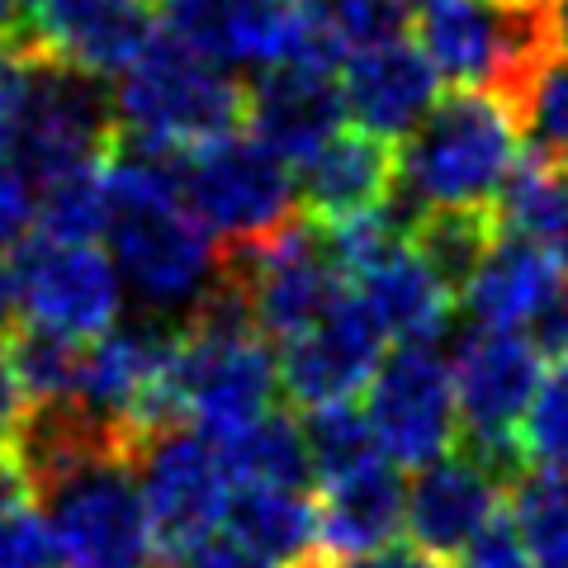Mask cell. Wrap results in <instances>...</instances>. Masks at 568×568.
Wrapping results in <instances>:
<instances>
[{
	"label": "cell",
	"instance_id": "35",
	"mask_svg": "<svg viewBox=\"0 0 568 568\" xmlns=\"http://www.w3.org/2000/svg\"><path fill=\"white\" fill-rule=\"evenodd\" d=\"M175 564H181V568H271L252 545L237 540L227 526H219L213 536H204L194 549H185Z\"/></svg>",
	"mask_w": 568,
	"mask_h": 568
},
{
	"label": "cell",
	"instance_id": "25",
	"mask_svg": "<svg viewBox=\"0 0 568 568\" xmlns=\"http://www.w3.org/2000/svg\"><path fill=\"white\" fill-rule=\"evenodd\" d=\"M497 233V209H436L422 213L413 227V246L417 256L432 265V275L446 284L450 298H465L469 280L478 275V265L493 252Z\"/></svg>",
	"mask_w": 568,
	"mask_h": 568
},
{
	"label": "cell",
	"instance_id": "39",
	"mask_svg": "<svg viewBox=\"0 0 568 568\" xmlns=\"http://www.w3.org/2000/svg\"><path fill=\"white\" fill-rule=\"evenodd\" d=\"M20 280H14V265L0 256V342H10L14 332H20Z\"/></svg>",
	"mask_w": 568,
	"mask_h": 568
},
{
	"label": "cell",
	"instance_id": "16",
	"mask_svg": "<svg viewBox=\"0 0 568 568\" xmlns=\"http://www.w3.org/2000/svg\"><path fill=\"white\" fill-rule=\"evenodd\" d=\"M503 478L474 455L450 450L407 484V536L436 564H459L465 549L503 517Z\"/></svg>",
	"mask_w": 568,
	"mask_h": 568
},
{
	"label": "cell",
	"instance_id": "38",
	"mask_svg": "<svg viewBox=\"0 0 568 568\" xmlns=\"http://www.w3.org/2000/svg\"><path fill=\"white\" fill-rule=\"evenodd\" d=\"M24 413H29V403L20 394V379H14L6 355H0V450H10V440H14V432H20Z\"/></svg>",
	"mask_w": 568,
	"mask_h": 568
},
{
	"label": "cell",
	"instance_id": "19",
	"mask_svg": "<svg viewBox=\"0 0 568 568\" xmlns=\"http://www.w3.org/2000/svg\"><path fill=\"white\" fill-rule=\"evenodd\" d=\"M317 530L327 559H361L394 549L407 530V484L394 459L375 455L369 465L327 478L317 497Z\"/></svg>",
	"mask_w": 568,
	"mask_h": 568
},
{
	"label": "cell",
	"instance_id": "28",
	"mask_svg": "<svg viewBox=\"0 0 568 568\" xmlns=\"http://www.w3.org/2000/svg\"><path fill=\"white\" fill-rule=\"evenodd\" d=\"M110 227V185H104V162L67 171L58 181L39 185V227L52 242H100Z\"/></svg>",
	"mask_w": 568,
	"mask_h": 568
},
{
	"label": "cell",
	"instance_id": "26",
	"mask_svg": "<svg viewBox=\"0 0 568 568\" xmlns=\"http://www.w3.org/2000/svg\"><path fill=\"white\" fill-rule=\"evenodd\" d=\"M6 361L20 379V394L29 407H58L81 398V375H85V342H71L62 332L24 323L10 336Z\"/></svg>",
	"mask_w": 568,
	"mask_h": 568
},
{
	"label": "cell",
	"instance_id": "10",
	"mask_svg": "<svg viewBox=\"0 0 568 568\" xmlns=\"http://www.w3.org/2000/svg\"><path fill=\"white\" fill-rule=\"evenodd\" d=\"M223 275L246 294L256 327L284 346L317 327L351 294L327 227L313 223L308 213H298L275 237L223 252Z\"/></svg>",
	"mask_w": 568,
	"mask_h": 568
},
{
	"label": "cell",
	"instance_id": "6",
	"mask_svg": "<svg viewBox=\"0 0 568 568\" xmlns=\"http://www.w3.org/2000/svg\"><path fill=\"white\" fill-rule=\"evenodd\" d=\"M33 497L62 568H148L156 530L133 450L104 446L71 455L33 484Z\"/></svg>",
	"mask_w": 568,
	"mask_h": 568
},
{
	"label": "cell",
	"instance_id": "5",
	"mask_svg": "<svg viewBox=\"0 0 568 568\" xmlns=\"http://www.w3.org/2000/svg\"><path fill=\"white\" fill-rule=\"evenodd\" d=\"M417 33L440 77L507 100L517 114L545 62L564 52L549 0H432Z\"/></svg>",
	"mask_w": 568,
	"mask_h": 568
},
{
	"label": "cell",
	"instance_id": "12",
	"mask_svg": "<svg viewBox=\"0 0 568 568\" xmlns=\"http://www.w3.org/2000/svg\"><path fill=\"white\" fill-rule=\"evenodd\" d=\"M14 280H20V304L33 327L62 332L71 342H100L104 332L123 323V284L119 265L95 242H52L33 233L14 252Z\"/></svg>",
	"mask_w": 568,
	"mask_h": 568
},
{
	"label": "cell",
	"instance_id": "15",
	"mask_svg": "<svg viewBox=\"0 0 568 568\" xmlns=\"http://www.w3.org/2000/svg\"><path fill=\"white\" fill-rule=\"evenodd\" d=\"M342 71L323 67H265L246 85V129L294 171L313 162L346 129Z\"/></svg>",
	"mask_w": 568,
	"mask_h": 568
},
{
	"label": "cell",
	"instance_id": "33",
	"mask_svg": "<svg viewBox=\"0 0 568 568\" xmlns=\"http://www.w3.org/2000/svg\"><path fill=\"white\" fill-rule=\"evenodd\" d=\"M39 227V190L14 162H0V256L20 252Z\"/></svg>",
	"mask_w": 568,
	"mask_h": 568
},
{
	"label": "cell",
	"instance_id": "20",
	"mask_svg": "<svg viewBox=\"0 0 568 568\" xmlns=\"http://www.w3.org/2000/svg\"><path fill=\"white\" fill-rule=\"evenodd\" d=\"M564 275L568 271L540 242L503 227L459 304H465L469 323L478 332H526L530 336V327L549 308V298L559 294Z\"/></svg>",
	"mask_w": 568,
	"mask_h": 568
},
{
	"label": "cell",
	"instance_id": "14",
	"mask_svg": "<svg viewBox=\"0 0 568 568\" xmlns=\"http://www.w3.org/2000/svg\"><path fill=\"white\" fill-rule=\"evenodd\" d=\"M388 336L375 323L361 298L346 294L323 323L308 327L304 336H294L280 355V384L284 398L304 413H323V407L351 403L369 379L379 375Z\"/></svg>",
	"mask_w": 568,
	"mask_h": 568
},
{
	"label": "cell",
	"instance_id": "17",
	"mask_svg": "<svg viewBox=\"0 0 568 568\" xmlns=\"http://www.w3.org/2000/svg\"><path fill=\"white\" fill-rule=\"evenodd\" d=\"M342 91H346V110L355 119V129H365L398 148L440 104V95H436L440 71L426 58V48L403 33V39L355 52L342 67Z\"/></svg>",
	"mask_w": 568,
	"mask_h": 568
},
{
	"label": "cell",
	"instance_id": "4",
	"mask_svg": "<svg viewBox=\"0 0 568 568\" xmlns=\"http://www.w3.org/2000/svg\"><path fill=\"white\" fill-rule=\"evenodd\" d=\"M114 119L129 148L190 156L246 123V85L171 33H156L148 52L114 77Z\"/></svg>",
	"mask_w": 568,
	"mask_h": 568
},
{
	"label": "cell",
	"instance_id": "30",
	"mask_svg": "<svg viewBox=\"0 0 568 568\" xmlns=\"http://www.w3.org/2000/svg\"><path fill=\"white\" fill-rule=\"evenodd\" d=\"M304 436H308V450H313V469H317V484H327V478H342L351 469L369 465L379 450L375 432H369V422L361 407H323V413H308L304 417Z\"/></svg>",
	"mask_w": 568,
	"mask_h": 568
},
{
	"label": "cell",
	"instance_id": "7",
	"mask_svg": "<svg viewBox=\"0 0 568 568\" xmlns=\"http://www.w3.org/2000/svg\"><path fill=\"white\" fill-rule=\"evenodd\" d=\"M24 67L20 85V123H14V148L10 162L20 166L33 190L58 181L67 171L95 166L110 156L119 138L114 119V85L81 71L52 52L14 48Z\"/></svg>",
	"mask_w": 568,
	"mask_h": 568
},
{
	"label": "cell",
	"instance_id": "42",
	"mask_svg": "<svg viewBox=\"0 0 568 568\" xmlns=\"http://www.w3.org/2000/svg\"><path fill=\"white\" fill-rule=\"evenodd\" d=\"M52 6V0H24V20H29V14H39V10H48Z\"/></svg>",
	"mask_w": 568,
	"mask_h": 568
},
{
	"label": "cell",
	"instance_id": "40",
	"mask_svg": "<svg viewBox=\"0 0 568 568\" xmlns=\"http://www.w3.org/2000/svg\"><path fill=\"white\" fill-rule=\"evenodd\" d=\"M549 10H555V33H559V48L568 52V0H549Z\"/></svg>",
	"mask_w": 568,
	"mask_h": 568
},
{
	"label": "cell",
	"instance_id": "8",
	"mask_svg": "<svg viewBox=\"0 0 568 568\" xmlns=\"http://www.w3.org/2000/svg\"><path fill=\"white\" fill-rule=\"evenodd\" d=\"M455 398H459V440L484 469L511 488L526 474L521 426L530 417L545 355L526 332H469L450 355Z\"/></svg>",
	"mask_w": 568,
	"mask_h": 568
},
{
	"label": "cell",
	"instance_id": "24",
	"mask_svg": "<svg viewBox=\"0 0 568 568\" xmlns=\"http://www.w3.org/2000/svg\"><path fill=\"white\" fill-rule=\"evenodd\" d=\"M497 223L507 233L540 242L568 271V166L545 162L540 152H526L511 181L497 200Z\"/></svg>",
	"mask_w": 568,
	"mask_h": 568
},
{
	"label": "cell",
	"instance_id": "11",
	"mask_svg": "<svg viewBox=\"0 0 568 568\" xmlns=\"http://www.w3.org/2000/svg\"><path fill=\"white\" fill-rule=\"evenodd\" d=\"M365 422L384 459L398 469H426L459 440L455 369L440 346H394L365 388Z\"/></svg>",
	"mask_w": 568,
	"mask_h": 568
},
{
	"label": "cell",
	"instance_id": "1",
	"mask_svg": "<svg viewBox=\"0 0 568 568\" xmlns=\"http://www.w3.org/2000/svg\"><path fill=\"white\" fill-rule=\"evenodd\" d=\"M110 185V256L142 313L185 323L223 280V252L181 200V156H156L114 138L104 156Z\"/></svg>",
	"mask_w": 568,
	"mask_h": 568
},
{
	"label": "cell",
	"instance_id": "13",
	"mask_svg": "<svg viewBox=\"0 0 568 568\" xmlns=\"http://www.w3.org/2000/svg\"><path fill=\"white\" fill-rule=\"evenodd\" d=\"M138 484L142 503L156 530V549L181 559L204 536H213L227 521L233 503V478H227L219 440L204 436L200 426H166L152 436L138 455Z\"/></svg>",
	"mask_w": 568,
	"mask_h": 568
},
{
	"label": "cell",
	"instance_id": "37",
	"mask_svg": "<svg viewBox=\"0 0 568 568\" xmlns=\"http://www.w3.org/2000/svg\"><path fill=\"white\" fill-rule=\"evenodd\" d=\"M317 568H446L436 564L432 555H422L417 545H394V549H379V555H361V559H317Z\"/></svg>",
	"mask_w": 568,
	"mask_h": 568
},
{
	"label": "cell",
	"instance_id": "32",
	"mask_svg": "<svg viewBox=\"0 0 568 568\" xmlns=\"http://www.w3.org/2000/svg\"><path fill=\"white\" fill-rule=\"evenodd\" d=\"M521 450L536 469H568V361H555L536 403H530Z\"/></svg>",
	"mask_w": 568,
	"mask_h": 568
},
{
	"label": "cell",
	"instance_id": "18",
	"mask_svg": "<svg viewBox=\"0 0 568 568\" xmlns=\"http://www.w3.org/2000/svg\"><path fill=\"white\" fill-rule=\"evenodd\" d=\"M398 148L365 129H342L313 162L298 166V209L313 223L336 227L394 200Z\"/></svg>",
	"mask_w": 568,
	"mask_h": 568
},
{
	"label": "cell",
	"instance_id": "9",
	"mask_svg": "<svg viewBox=\"0 0 568 568\" xmlns=\"http://www.w3.org/2000/svg\"><path fill=\"white\" fill-rule=\"evenodd\" d=\"M181 200L219 252L252 246L290 227L298 213V171L256 138H223L181 156Z\"/></svg>",
	"mask_w": 568,
	"mask_h": 568
},
{
	"label": "cell",
	"instance_id": "3",
	"mask_svg": "<svg viewBox=\"0 0 568 568\" xmlns=\"http://www.w3.org/2000/svg\"><path fill=\"white\" fill-rule=\"evenodd\" d=\"M521 114L488 91H455L398 142L394 204L407 219L436 209H497L521 162Z\"/></svg>",
	"mask_w": 568,
	"mask_h": 568
},
{
	"label": "cell",
	"instance_id": "22",
	"mask_svg": "<svg viewBox=\"0 0 568 568\" xmlns=\"http://www.w3.org/2000/svg\"><path fill=\"white\" fill-rule=\"evenodd\" d=\"M223 526L271 568H304L323 555L317 497L298 488H233Z\"/></svg>",
	"mask_w": 568,
	"mask_h": 568
},
{
	"label": "cell",
	"instance_id": "31",
	"mask_svg": "<svg viewBox=\"0 0 568 568\" xmlns=\"http://www.w3.org/2000/svg\"><path fill=\"white\" fill-rule=\"evenodd\" d=\"M521 129L530 152L568 166V52L549 58L521 104Z\"/></svg>",
	"mask_w": 568,
	"mask_h": 568
},
{
	"label": "cell",
	"instance_id": "29",
	"mask_svg": "<svg viewBox=\"0 0 568 568\" xmlns=\"http://www.w3.org/2000/svg\"><path fill=\"white\" fill-rule=\"evenodd\" d=\"M0 568H58L39 497L10 450H0Z\"/></svg>",
	"mask_w": 568,
	"mask_h": 568
},
{
	"label": "cell",
	"instance_id": "27",
	"mask_svg": "<svg viewBox=\"0 0 568 568\" xmlns=\"http://www.w3.org/2000/svg\"><path fill=\"white\" fill-rule=\"evenodd\" d=\"M511 521L536 568H568V474L526 469L511 484Z\"/></svg>",
	"mask_w": 568,
	"mask_h": 568
},
{
	"label": "cell",
	"instance_id": "41",
	"mask_svg": "<svg viewBox=\"0 0 568 568\" xmlns=\"http://www.w3.org/2000/svg\"><path fill=\"white\" fill-rule=\"evenodd\" d=\"M388 6H398V10L407 14V20H413V14H422L426 6H432V0H388Z\"/></svg>",
	"mask_w": 568,
	"mask_h": 568
},
{
	"label": "cell",
	"instance_id": "43",
	"mask_svg": "<svg viewBox=\"0 0 568 568\" xmlns=\"http://www.w3.org/2000/svg\"><path fill=\"white\" fill-rule=\"evenodd\" d=\"M148 6H162V0H148Z\"/></svg>",
	"mask_w": 568,
	"mask_h": 568
},
{
	"label": "cell",
	"instance_id": "23",
	"mask_svg": "<svg viewBox=\"0 0 568 568\" xmlns=\"http://www.w3.org/2000/svg\"><path fill=\"white\" fill-rule=\"evenodd\" d=\"M219 450H223L233 488H298V493H308L317 484L304 422L290 417V413H265L261 422L242 426L237 436L219 440Z\"/></svg>",
	"mask_w": 568,
	"mask_h": 568
},
{
	"label": "cell",
	"instance_id": "36",
	"mask_svg": "<svg viewBox=\"0 0 568 568\" xmlns=\"http://www.w3.org/2000/svg\"><path fill=\"white\" fill-rule=\"evenodd\" d=\"M20 85H24L20 52H14L10 43H0V162H10V148H14V123H20Z\"/></svg>",
	"mask_w": 568,
	"mask_h": 568
},
{
	"label": "cell",
	"instance_id": "21",
	"mask_svg": "<svg viewBox=\"0 0 568 568\" xmlns=\"http://www.w3.org/2000/svg\"><path fill=\"white\" fill-rule=\"evenodd\" d=\"M351 294L375 313V323L394 346H436L455 313L450 290L432 275V265L417 256L413 242L369 265L365 275H355Z\"/></svg>",
	"mask_w": 568,
	"mask_h": 568
},
{
	"label": "cell",
	"instance_id": "34",
	"mask_svg": "<svg viewBox=\"0 0 568 568\" xmlns=\"http://www.w3.org/2000/svg\"><path fill=\"white\" fill-rule=\"evenodd\" d=\"M459 568H536V559H530V549L521 540V530L511 517H497L484 536H478L465 559H459Z\"/></svg>",
	"mask_w": 568,
	"mask_h": 568
},
{
	"label": "cell",
	"instance_id": "2",
	"mask_svg": "<svg viewBox=\"0 0 568 568\" xmlns=\"http://www.w3.org/2000/svg\"><path fill=\"white\" fill-rule=\"evenodd\" d=\"M171 394L181 422L200 426L213 440L237 436L242 426L275 413V398L284 394L280 355L227 275L181 323Z\"/></svg>",
	"mask_w": 568,
	"mask_h": 568
}]
</instances>
